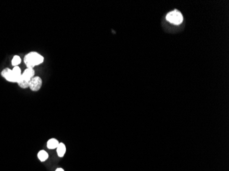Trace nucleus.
Returning a JSON list of instances; mask_svg holds the SVG:
<instances>
[{
  "mask_svg": "<svg viewBox=\"0 0 229 171\" xmlns=\"http://www.w3.org/2000/svg\"><path fill=\"white\" fill-rule=\"evenodd\" d=\"M23 60L27 68H34L35 66L42 64L44 61V58L38 53L32 51L25 56Z\"/></svg>",
  "mask_w": 229,
  "mask_h": 171,
  "instance_id": "nucleus-1",
  "label": "nucleus"
},
{
  "mask_svg": "<svg viewBox=\"0 0 229 171\" xmlns=\"http://www.w3.org/2000/svg\"><path fill=\"white\" fill-rule=\"evenodd\" d=\"M166 19L169 22L173 23V24L179 25L183 22V17L180 11L177 10H174L167 14Z\"/></svg>",
  "mask_w": 229,
  "mask_h": 171,
  "instance_id": "nucleus-2",
  "label": "nucleus"
},
{
  "mask_svg": "<svg viewBox=\"0 0 229 171\" xmlns=\"http://www.w3.org/2000/svg\"><path fill=\"white\" fill-rule=\"evenodd\" d=\"M42 86V79L39 77H34L30 79L29 88L32 91H38Z\"/></svg>",
  "mask_w": 229,
  "mask_h": 171,
  "instance_id": "nucleus-3",
  "label": "nucleus"
},
{
  "mask_svg": "<svg viewBox=\"0 0 229 171\" xmlns=\"http://www.w3.org/2000/svg\"><path fill=\"white\" fill-rule=\"evenodd\" d=\"M1 76L4 77L7 81L10 82H17V79L16 77L14 76V75L12 74V69L6 68L1 71Z\"/></svg>",
  "mask_w": 229,
  "mask_h": 171,
  "instance_id": "nucleus-4",
  "label": "nucleus"
},
{
  "mask_svg": "<svg viewBox=\"0 0 229 171\" xmlns=\"http://www.w3.org/2000/svg\"><path fill=\"white\" fill-rule=\"evenodd\" d=\"M34 74H35V71H34V69L33 68H27L23 71L21 75H22L23 78L30 81V79L34 77Z\"/></svg>",
  "mask_w": 229,
  "mask_h": 171,
  "instance_id": "nucleus-5",
  "label": "nucleus"
},
{
  "mask_svg": "<svg viewBox=\"0 0 229 171\" xmlns=\"http://www.w3.org/2000/svg\"><path fill=\"white\" fill-rule=\"evenodd\" d=\"M17 83L18 84V85L20 86L21 88H27L29 87L30 81L26 79L23 78V77H22V75H21V76L19 78V79L17 80Z\"/></svg>",
  "mask_w": 229,
  "mask_h": 171,
  "instance_id": "nucleus-6",
  "label": "nucleus"
},
{
  "mask_svg": "<svg viewBox=\"0 0 229 171\" xmlns=\"http://www.w3.org/2000/svg\"><path fill=\"white\" fill-rule=\"evenodd\" d=\"M58 144H59V142H58L57 139H55V138H51V139H49L48 141H47V146L49 149H55L57 148Z\"/></svg>",
  "mask_w": 229,
  "mask_h": 171,
  "instance_id": "nucleus-7",
  "label": "nucleus"
},
{
  "mask_svg": "<svg viewBox=\"0 0 229 171\" xmlns=\"http://www.w3.org/2000/svg\"><path fill=\"white\" fill-rule=\"evenodd\" d=\"M57 154L60 157H62L64 156V153L66 152V147L65 145L63 143H59L58 147L57 148Z\"/></svg>",
  "mask_w": 229,
  "mask_h": 171,
  "instance_id": "nucleus-8",
  "label": "nucleus"
},
{
  "mask_svg": "<svg viewBox=\"0 0 229 171\" xmlns=\"http://www.w3.org/2000/svg\"><path fill=\"white\" fill-rule=\"evenodd\" d=\"M12 74L14 75V76L16 77L17 79H19V77H20L21 76V75H22L21 69L19 68L18 66H14V68L12 69Z\"/></svg>",
  "mask_w": 229,
  "mask_h": 171,
  "instance_id": "nucleus-9",
  "label": "nucleus"
},
{
  "mask_svg": "<svg viewBox=\"0 0 229 171\" xmlns=\"http://www.w3.org/2000/svg\"><path fill=\"white\" fill-rule=\"evenodd\" d=\"M38 159L41 160V161L44 162L47 159V158H48V154H47V153L46 152V151L42 150V151H39V152H38Z\"/></svg>",
  "mask_w": 229,
  "mask_h": 171,
  "instance_id": "nucleus-10",
  "label": "nucleus"
},
{
  "mask_svg": "<svg viewBox=\"0 0 229 171\" xmlns=\"http://www.w3.org/2000/svg\"><path fill=\"white\" fill-rule=\"evenodd\" d=\"M21 59L20 56H14L12 60V65L13 66H17L21 63Z\"/></svg>",
  "mask_w": 229,
  "mask_h": 171,
  "instance_id": "nucleus-11",
  "label": "nucleus"
},
{
  "mask_svg": "<svg viewBox=\"0 0 229 171\" xmlns=\"http://www.w3.org/2000/svg\"><path fill=\"white\" fill-rule=\"evenodd\" d=\"M56 171H64V170L62 169V168H57Z\"/></svg>",
  "mask_w": 229,
  "mask_h": 171,
  "instance_id": "nucleus-12",
  "label": "nucleus"
}]
</instances>
